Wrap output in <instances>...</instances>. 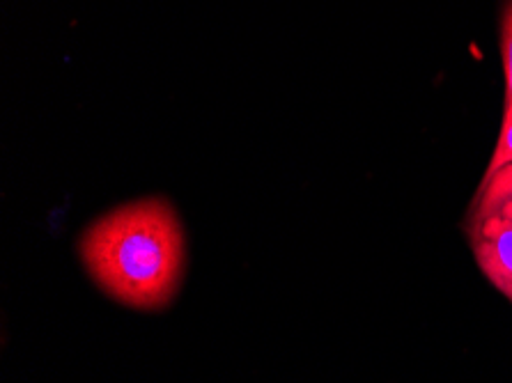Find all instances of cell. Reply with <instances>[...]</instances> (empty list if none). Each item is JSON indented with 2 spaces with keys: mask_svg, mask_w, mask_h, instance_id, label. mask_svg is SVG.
Instances as JSON below:
<instances>
[{
  "mask_svg": "<svg viewBox=\"0 0 512 383\" xmlns=\"http://www.w3.org/2000/svg\"><path fill=\"white\" fill-rule=\"evenodd\" d=\"M510 163H512V111H506V117H503L501 134H499V143H496V150L492 154L487 175L496 173V170L503 168V166H510Z\"/></svg>",
  "mask_w": 512,
  "mask_h": 383,
  "instance_id": "5",
  "label": "cell"
},
{
  "mask_svg": "<svg viewBox=\"0 0 512 383\" xmlns=\"http://www.w3.org/2000/svg\"><path fill=\"white\" fill-rule=\"evenodd\" d=\"M81 260L124 306L154 310L173 299L184 271V234L166 200L129 202L83 232Z\"/></svg>",
  "mask_w": 512,
  "mask_h": 383,
  "instance_id": "1",
  "label": "cell"
},
{
  "mask_svg": "<svg viewBox=\"0 0 512 383\" xmlns=\"http://www.w3.org/2000/svg\"><path fill=\"white\" fill-rule=\"evenodd\" d=\"M501 56L506 72V111H512V0H508L501 21Z\"/></svg>",
  "mask_w": 512,
  "mask_h": 383,
  "instance_id": "4",
  "label": "cell"
},
{
  "mask_svg": "<svg viewBox=\"0 0 512 383\" xmlns=\"http://www.w3.org/2000/svg\"><path fill=\"white\" fill-rule=\"evenodd\" d=\"M503 207H512V163L492 175H485L480 186L476 218L499 214Z\"/></svg>",
  "mask_w": 512,
  "mask_h": 383,
  "instance_id": "3",
  "label": "cell"
},
{
  "mask_svg": "<svg viewBox=\"0 0 512 383\" xmlns=\"http://www.w3.org/2000/svg\"><path fill=\"white\" fill-rule=\"evenodd\" d=\"M499 214H503V216H508V218H512V207H503Z\"/></svg>",
  "mask_w": 512,
  "mask_h": 383,
  "instance_id": "6",
  "label": "cell"
},
{
  "mask_svg": "<svg viewBox=\"0 0 512 383\" xmlns=\"http://www.w3.org/2000/svg\"><path fill=\"white\" fill-rule=\"evenodd\" d=\"M473 255L490 283L512 301V218L503 214L476 218Z\"/></svg>",
  "mask_w": 512,
  "mask_h": 383,
  "instance_id": "2",
  "label": "cell"
}]
</instances>
